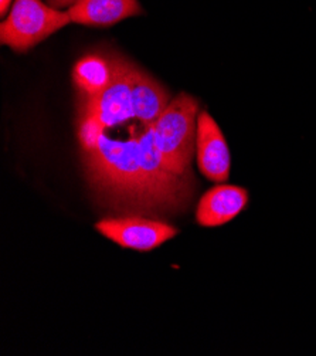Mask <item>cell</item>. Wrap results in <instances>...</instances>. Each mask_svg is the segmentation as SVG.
Masks as SVG:
<instances>
[{
	"label": "cell",
	"mask_w": 316,
	"mask_h": 356,
	"mask_svg": "<svg viewBox=\"0 0 316 356\" xmlns=\"http://www.w3.org/2000/svg\"><path fill=\"white\" fill-rule=\"evenodd\" d=\"M199 102L181 94L173 98L153 122L155 144L166 169L185 176L193 161L197 139Z\"/></svg>",
	"instance_id": "cell-1"
},
{
	"label": "cell",
	"mask_w": 316,
	"mask_h": 356,
	"mask_svg": "<svg viewBox=\"0 0 316 356\" xmlns=\"http://www.w3.org/2000/svg\"><path fill=\"white\" fill-rule=\"evenodd\" d=\"M69 23L73 22L68 12H58L42 0H15L0 26V39L2 44L24 53Z\"/></svg>",
	"instance_id": "cell-2"
},
{
	"label": "cell",
	"mask_w": 316,
	"mask_h": 356,
	"mask_svg": "<svg viewBox=\"0 0 316 356\" xmlns=\"http://www.w3.org/2000/svg\"><path fill=\"white\" fill-rule=\"evenodd\" d=\"M95 227L101 234L121 247L136 252H151L178 234L173 226L140 218L107 219Z\"/></svg>",
	"instance_id": "cell-3"
},
{
	"label": "cell",
	"mask_w": 316,
	"mask_h": 356,
	"mask_svg": "<svg viewBox=\"0 0 316 356\" xmlns=\"http://www.w3.org/2000/svg\"><path fill=\"white\" fill-rule=\"evenodd\" d=\"M196 156L200 172L208 181L224 184L230 177L231 158L227 140L215 121L206 111L199 114Z\"/></svg>",
	"instance_id": "cell-4"
},
{
	"label": "cell",
	"mask_w": 316,
	"mask_h": 356,
	"mask_svg": "<svg viewBox=\"0 0 316 356\" xmlns=\"http://www.w3.org/2000/svg\"><path fill=\"white\" fill-rule=\"evenodd\" d=\"M249 204V192L234 185H217L199 202L196 219L200 226L219 227L233 219Z\"/></svg>",
	"instance_id": "cell-5"
},
{
	"label": "cell",
	"mask_w": 316,
	"mask_h": 356,
	"mask_svg": "<svg viewBox=\"0 0 316 356\" xmlns=\"http://www.w3.org/2000/svg\"><path fill=\"white\" fill-rule=\"evenodd\" d=\"M73 23L91 26V27H108L114 26L124 19L142 15L138 0H80L68 10Z\"/></svg>",
	"instance_id": "cell-6"
},
{
	"label": "cell",
	"mask_w": 316,
	"mask_h": 356,
	"mask_svg": "<svg viewBox=\"0 0 316 356\" xmlns=\"http://www.w3.org/2000/svg\"><path fill=\"white\" fill-rule=\"evenodd\" d=\"M115 74L114 57L90 54L83 57L73 71V80L81 97H97L107 90Z\"/></svg>",
	"instance_id": "cell-7"
},
{
	"label": "cell",
	"mask_w": 316,
	"mask_h": 356,
	"mask_svg": "<svg viewBox=\"0 0 316 356\" xmlns=\"http://www.w3.org/2000/svg\"><path fill=\"white\" fill-rule=\"evenodd\" d=\"M169 92L142 70H135L133 77V106L136 117L153 124L169 105Z\"/></svg>",
	"instance_id": "cell-8"
},
{
	"label": "cell",
	"mask_w": 316,
	"mask_h": 356,
	"mask_svg": "<svg viewBox=\"0 0 316 356\" xmlns=\"http://www.w3.org/2000/svg\"><path fill=\"white\" fill-rule=\"evenodd\" d=\"M49 2V6L54 8V9H65V8H72L74 6L77 2H80V0H47Z\"/></svg>",
	"instance_id": "cell-9"
},
{
	"label": "cell",
	"mask_w": 316,
	"mask_h": 356,
	"mask_svg": "<svg viewBox=\"0 0 316 356\" xmlns=\"http://www.w3.org/2000/svg\"><path fill=\"white\" fill-rule=\"evenodd\" d=\"M12 5V0H0V12H2V16L8 13V9Z\"/></svg>",
	"instance_id": "cell-10"
}]
</instances>
